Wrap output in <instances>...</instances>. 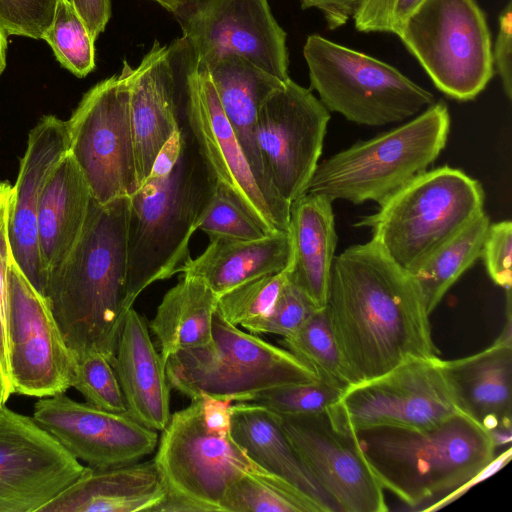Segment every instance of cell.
<instances>
[{
    "mask_svg": "<svg viewBox=\"0 0 512 512\" xmlns=\"http://www.w3.org/2000/svg\"><path fill=\"white\" fill-rule=\"evenodd\" d=\"M8 34L0 23V76L6 67V53H7V40Z\"/></svg>",
    "mask_w": 512,
    "mask_h": 512,
    "instance_id": "cell-50",
    "label": "cell"
},
{
    "mask_svg": "<svg viewBox=\"0 0 512 512\" xmlns=\"http://www.w3.org/2000/svg\"><path fill=\"white\" fill-rule=\"evenodd\" d=\"M85 468L32 417L0 407V512H38Z\"/></svg>",
    "mask_w": 512,
    "mask_h": 512,
    "instance_id": "cell-18",
    "label": "cell"
},
{
    "mask_svg": "<svg viewBox=\"0 0 512 512\" xmlns=\"http://www.w3.org/2000/svg\"><path fill=\"white\" fill-rule=\"evenodd\" d=\"M67 121L44 116L29 133L27 148L12 186L8 231L12 255L31 284L43 294L37 215L44 186L69 151Z\"/></svg>",
    "mask_w": 512,
    "mask_h": 512,
    "instance_id": "cell-20",
    "label": "cell"
},
{
    "mask_svg": "<svg viewBox=\"0 0 512 512\" xmlns=\"http://www.w3.org/2000/svg\"><path fill=\"white\" fill-rule=\"evenodd\" d=\"M69 152L80 167L92 198L104 204L132 196L139 188L124 66L93 86L67 121Z\"/></svg>",
    "mask_w": 512,
    "mask_h": 512,
    "instance_id": "cell-12",
    "label": "cell"
},
{
    "mask_svg": "<svg viewBox=\"0 0 512 512\" xmlns=\"http://www.w3.org/2000/svg\"><path fill=\"white\" fill-rule=\"evenodd\" d=\"M5 404H6V401L4 399L3 388H2L1 377H0V407Z\"/></svg>",
    "mask_w": 512,
    "mask_h": 512,
    "instance_id": "cell-51",
    "label": "cell"
},
{
    "mask_svg": "<svg viewBox=\"0 0 512 512\" xmlns=\"http://www.w3.org/2000/svg\"><path fill=\"white\" fill-rule=\"evenodd\" d=\"M10 370L13 394L36 398L66 393L74 356L51 307L13 258L9 265Z\"/></svg>",
    "mask_w": 512,
    "mask_h": 512,
    "instance_id": "cell-17",
    "label": "cell"
},
{
    "mask_svg": "<svg viewBox=\"0 0 512 512\" xmlns=\"http://www.w3.org/2000/svg\"><path fill=\"white\" fill-rule=\"evenodd\" d=\"M344 388L321 379L261 391L246 400L284 415L314 414L328 410L341 398Z\"/></svg>",
    "mask_w": 512,
    "mask_h": 512,
    "instance_id": "cell-36",
    "label": "cell"
},
{
    "mask_svg": "<svg viewBox=\"0 0 512 512\" xmlns=\"http://www.w3.org/2000/svg\"><path fill=\"white\" fill-rule=\"evenodd\" d=\"M283 430L337 512H386L384 488L365 460L353 429L331 407L280 415Z\"/></svg>",
    "mask_w": 512,
    "mask_h": 512,
    "instance_id": "cell-14",
    "label": "cell"
},
{
    "mask_svg": "<svg viewBox=\"0 0 512 512\" xmlns=\"http://www.w3.org/2000/svg\"><path fill=\"white\" fill-rule=\"evenodd\" d=\"M280 343L319 379L344 389L351 385L326 306L317 309L294 334L282 337Z\"/></svg>",
    "mask_w": 512,
    "mask_h": 512,
    "instance_id": "cell-33",
    "label": "cell"
},
{
    "mask_svg": "<svg viewBox=\"0 0 512 512\" xmlns=\"http://www.w3.org/2000/svg\"><path fill=\"white\" fill-rule=\"evenodd\" d=\"M512 223L504 220L490 224L484 241L482 255L485 267L492 281L511 289Z\"/></svg>",
    "mask_w": 512,
    "mask_h": 512,
    "instance_id": "cell-43",
    "label": "cell"
},
{
    "mask_svg": "<svg viewBox=\"0 0 512 512\" xmlns=\"http://www.w3.org/2000/svg\"><path fill=\"white\" fill-rule=\"evenodd\" d=\"M303 9H318L329 29L334 30L345 25L352 18L358 0H300Z\"/></svg>",
    "mask_w": 512,
    "mask_h": 512,
    "instance_id": "cell-47",
    "label": "cell"
},
{
    "mask_svg": "<svg viewBox=\"0 0 512 512\" xmlns=\"http://www.w3.org/2000/svg\"><path fill=\"white\" fill-rule=\"evenodd\" d=\"M199 64L206 67L253 172L263 185L278 192L267 175L258 146L257 120L265 100L285 81L233 53L218 55Z\"/></svg>",
    "mask_w": 512,
    "mask_h": 512,
    "instance_id": "cell-25",
    "label": "cell"
},
{
    "mask_svg": "<svg viewBox=\"0 0 512 512\" xmlns=\"http://www.w3.org/2000/svg\"><path fill=\"white\" fill-rule=\"evenodd\" d=\"M58 62L79 78L95 67V40L68 0H58L54 17L43 38Z\"/></svg>",
    "mask_w": 512,
    "mask_h": 512,
    "instance_id": "cell-34",
    "label": "cell"
},
{
    "mask_svg": "<svg viewBox=\"0 0 512 512\" xmlns=\"http://www.w3.org/2000/svg\"><path fill=\"white\" fill-rule=\"evenodd\" d=\"M332 203L322 195L304 193L290 206L293 255L288 279L319 308L327 304L337 246Z\"/></svg>",
    "mask_w": 512,
    "mask_h": 512,
    "instance_id": "cell-29",
    "label": "cell"
},
{
    "mask_svg": "<svg viewBox=\"0 0 512 512\" xmlns=\"http://www.w3.org/2000/svg\"><path fill=\"white\" fill-rule=\"evenodd\" d=\"M178 106L217 183L266 233L289 232L291 203L267 188L253 172L223 111L205 66L184 37L169 47Z\"/></svg>",
    "mask_w": 512,
    "mask_h": 512,
    "instance_id": "cell-7",
    "label": "cell"
},
{
    "mask_svg": "<svg viewBox=\"0 0 512 512\" xmlns=\"http://www.w3.org/2000/svg\"><path fill=\"white\" fill-rule=\"evenodd\" d=\"M83 20L90 35L97 39L108 24L111 14V0H68Z\"/></svg>",
    "mask_w": 512,
    "mask_h": 512,
    "instance_id": "cell-46",
    "label": "cell"
},
{
    "mask_svg": "<svg viewBox=\"0 0 512 512\" xmlns=\"http://www.w3.org/2000/svg\"><path fill=\"white\" fill-rule=\"evenodd\" d=\"M129 104L139 187L179 126V106L169 50L155 40L136 68L126 60Z\"/></svg>",
    "mask_w": 512,
    "mask_h": 512,
    "instance_id": "cell-21",
    "label": "cell"
},
{
    "mask_svg": "<svg viewBox=\"0 0 512 512\" xmlns=\"http://www.w3.org/2000/svg\"><path fill=\"white\" fill-rule=\"evenodd\" d=\"M330 117L310 89L290 78L260 108L257 142L264 166L273 186L290 203L306 193Z\"/></svg>",
    "mask_w": 512,
    "mask_h": 512,
    "instance_id": "cell-15",
    "label": "cell"
},
{
    "mask_svg": "<svg viewBox=\"0 0 512 512\" xmlns=\"http://www.w3.org/2000/svg\"><path fill=\"white\" fill-rule=\"evenodd\" d=\"M289 232L257 239L212 238L204 252L189 258L180 272L202 280L218 297L252 279L278 273L292 262Z\"/></svg>",
    "mask_w": 512,
    "mask_h": 512,
    "instance_id": "cell-28",
    "label": "cell"
},
{
    "mask_svg": "<svg viewBox=\"0 0 512 512\" xmlns=\"http://www.w3.org/2000/svg\"><path fill=\"white\" fill-rule=\"evenodd\" d=\"M289 267L247 281L218 297L217 310L231 324L243 326L269 314L288 280Z\"/></svg>",
    "mask_w": 512,
    "mask_h": 512,
    "instance_id": "cell-35",
    "label": "cell"
},
{
    "mask_svg": "<svg viewBox=\"0 0 512 512\" xmlns=\"http://www.w3.org/2000/svg\"><path fill=\"white\" fill-rule=\"evenodd\" d=\"M352 429H426L457 413L438 356L407 361L376 378L348 386L331 407Z\"/></svg>",
    "mask_w": 512,
    "mask_h": 512,
    "instance_id": "cell-13",
    "label": "cell"
},
{
    "mask_svg": "<svg viewBox=\"0 0 512 512\" xmlns=\"http://www.w3.org/2000/svg\"><path fill=\"white\" fill-rule=\"evenodd\" d=\"M512 457V448L508 447L507 450L502 452L499 456H495V458L488 464L483 470H481L478 474H476L474 477H472L469 481H467L464 485H462L457 490L451 492L450 494L446 495L445 497L441 498L440 500L430 504L428 507L423 508L425 511H436L459 497H461L464 493H466L472 486L476 485L477 483L487 479L492 474L503 468Z\"/></svg>",
    "mask_w": 512,
    "mask_h": 512,
    "instance_id": "cell-48",
    "label": "cell"
},
{
    "mask_svg": "<svg viewBox=\"0 0 512 512\" xmlns=\"http://www.w3.org/2000/svg\"><path fill=\"white\" fill-rule=\"evenodd\" d=\"M326 308L351 385L437 356L417 282L372 240L335 256Z\"/></svg>",
    "mask_w": 512,
    "mask_h": 512,
    "instance_id": "cell-1",
    "label": "cell"
},
{
    "mask_svg": "<svg viewBox=\"0 0 512 512\" xmlns=\"http://www.w3.org/2000/svg\"><path fill=\"white\" fill-rule=\"evenodd\" d=\"M221 508L228 512H324L310 497L267 471L239 478Z\"/></svg>",
    "mask_w": 512,
    "mask_h": 512,
    "instance_id": "cell-32",
    "label": "cell"
},
{
    "mask_svg": "<svg viewBox=\"0 0 512 512\" xmlns=\"http://www.w3.org/2000/svg\"><path fill=\"white\" fill-rule=\"evenodd\" d=\"M11 192L12 186L6 181H0V377L6 402L13 395L9 337V265L12 251L8 220Z\"/></svg>",
    "mask_w": 512,
    "mask_h": 512,
    "instance_id": "cell-38",
    "label": "cell"
},
{
    "mask_svg": "<svg viewBox=\"0 0 512 512\" xmlns=\"http://www.w3.org/2000/svg\"><path fill=\"white\" fill-rule=\"evenodd\" d=\"M396 35L452 99H475L493 77L491 34L476 0H425Z\"/></svg>",
    "mask_w": 512,
    "mask_h": 512,
    "instance_id": "cell-11",
    "label": "cell"
},
{
    "mask_svg": "<svg viewBox=\"0 0 512 512\" xmlns=\"http://www.w3.org/2000/svg\"><path fill=\"white\" fill-rule=\"evenodd\" d=\"M58 0H0V23L9 35L43 40Z\"/></svg>",
    "mask_w": 512,
    "mask_h": 512,
    "instance_id": "cell-41",
    "label": "cell"
},
{
    "mask_svg": "<svg viewBox=\"0 0 512 512\" xmlns=\"http://www.w3.org/2000/svg\"><path fill=\"white\" fill-rule=\"evenodd\" d=\"M217 302L218 296L202 280L184 274L167 291L148 326L165 363L178 351L212 341Z\"/></svg>",
    "mask_w": 512,
    "mask_h": 512,
    "instance_id": "cell-30",
    "label": "cell"
},
{
    "mask_svg": "<svg viewBox=\"0 0 512 512\" xmlns=\"http://www.w3.org/2000/svg\"><path fill=\"white\" fill-rule=\"evenodd\" d=\"M111 364L129 414L144 426L162 431L171 416V385L148 324L133 307L125 314Z\"/></svg>",
    "mask_w": 512,
    "mask_h": 512,
    "instance_id": "cell-23",
    "label": "cell"
},
{
    "mask_svg": "<svg viewBox=\"0 0 512 512\" xmlns=\"http://www.w3.org/2000/svg\"><path fill=\"white\" fill-rule=\"evenodd\" d=\"M75 359L71 387L86 402L111 412L127 411L124 396L111 362L101 353L73 355Z\"/></svg>",
    "mask_w": 512,
    "mask_h": 512,
    "instance_id": "cell-37",
    "label": "cell"
},
{
    "mask_svg": "<svg viewBox=\"0 0 512 512\" xmlns=\"http://www.w3.org/2000/svg\"><path fill=\"white\" fill-rule=\"evenodd\" d=\"M491 222L485 211L409 273L417 282L429 314L451 286L482 255Z\"/></svg>",
    "mask_w": 512,
    "mask_h": 512,
    "instance_id": "cell-31",
    "label": "cell"
},
{
    "mask_svg": "<svg viewBox=\"0 0 512 512\" xmlns=\"http://www.w3.org/2000/svg\"><path fill=\"white\" fill-rule=\"evenodd\" d=\"M165 369L171 387L190 400L206 393L243 402L267 389L319 379L291 352L239 329L217 308L212 341L171 355Z\"/></svg>",
    "mask_w": 512,
    "mask_h": 512,
    "instance_id": "cell-8",
    "label": "cell"
},
{
    "mask_svg": "<svg viewBox=\"0 0 512 512\" xmlns=\"http://www.w3.org/2000/svg\"><path fill=\"white\" fill-rule=\"evenodd\" d=\"M512 2L499 15V30L492 50L493 67L499 75L506 97L512 99Z\"/></svg>",
    "mask_w": 512,
    "mask_h": 512,
    "instance_id": "cell-44",
    "label": "cell"
},
{
    "mask_svg": "<svg viewBox=\"0 0 512 512\" xmlns=\"http://www.w3.org/2000/svg\"><path fill=\"white\" fill-rule=\"evenodd\" d=\"M312 300L287 280L269 314L243 326L252 334H276L288 337L298 331L317 310Z\"/></svg>",
    "mask_w": 512,
    "mask_h": 512,
    "instance_id": "cell-40",
    "label": "cell"
},
{
    "mask_svg": "<svg viewBox=\"0 0 512 512\" xmlns=\"http://www.w3.org/2000/svg\"><path fill=\"white\" fill-rule=\"evenodd\" d=\"M166 493L154 459L107 468L86 466L38 512H155Z\"/></svg>",
    "mask_w": 512,
    "mask_h": 512,
    "instance_id": "cell-24",
    "label": "cell"
},
{
    "mask_svg": "<svg viewBox=\"0 0 512 512\" xmlns=\"http://www.w3.org/2000/svg\"><path fill=\"white\" fill-rule=\"evenodd\" d=\"M91 199L89 185L68 151L50 174L39 202L37 235L44 287L76 244Z\"/></svg>",
    "mask_w": 512,
    "mask_h": 512,
    "instance_id": "cell-26",
    "label": "cell"
},
{
    "mask_svg": "<svg viewBox=\"0 0 512 512\" xmlns=\"http://www.w3.org/2000/svg\"><path fill=\"white\" fill-rule=\"evenodd\" d=\"M153 459L167 491L155 512L222 511L229 488L239 478L265 471L231 435L206 428L200 398L170 416Z\"/></svg>",
    "mask_w": 512,
    "mask_h": 512,
    "instance_id": "cell-10",
    "label": "cell"
},
{
    "mask_svg": "<svg viewBox=\"0 0 512 512\" xmlns=\"http://www.w3.org/2000/svg\"><path fill=\"white\" fill-rule=\"evenodd\" d=\"M200 398L201 414L207 429L220 435H231V406L233 400L203 393Z\"/></svg>",
    "mask_w": 512,
    "mask_h": 512,
    "instance_id": "cell-45",
    "label": "cell"
},
{
    "mask_svg": "<svg viewBox=\"0 0 512 512\" xmlns=\"http://www.w3.org/2000/svg\"><path fill=\"white\" fill-rule=\"evenodd\" d=\"M231 436L259 467L310 497L324 512H337L287 438L279 414L255 403L235 402Z\"/></svg>",
    "mask_w": 512,
    "mask_h": 512,
    "instance_id": "cell-27",
    "label": "cell"
},
{
    "mask_svg": "<svg viewBox=\"0 0 512 512\" xmlns=\"http://www.w3.org/2000/svg\"><path fill=\"white\" fill-rule=\"evenodd\" d=\"M458 410L485 431L512 429L511 316L498 339L474 355L442 360Z\"/></svg>",
    "mask_w": 512,
    "mask_h": 512,
    "instance_id": "cell-22",
    "label": "cell"
},
{
    "mask_svg": "<svg viewBox=\"0 0 512 512\" xmlns=\"http://www.w3.org/2000/svg\"><path fill=\"white\" fill-rule=\"evenodd\" d=\"M159 3L167 11L175 14L193 0H152Z\"/></svg>",
    "mask_w": 512,
    "mask_h": 512,
    "instance_id": "cell-49",
    "label": "cell"
},
{
    "mask_svg": "<svg viewBox=\"0 0 512 512\" xmlns=\"http://www.w3.org/2000/svg\"><path fill=\"white\" fill-rule=\"evenodd\" d=\"M481 183L448 165L419 174L360 218L374 241L408 272L484 211Z\"/></svg>",
    "mask_w": 512,
    "mask_h": 512,
    "instance_id": "cell-6",
    "label": "cell"
},
{
    "mask_svg": "<svg viewBox=\"0 0 512 512\" xmlns=\"http://www.w3.org/2000/svg\"><path fill=\"white\" fill-rule=\"evenodd\" d=\"M198 229L205 232L210 239L220 237L249 240L266 235L228 190L219 183Z\"/></svg>",
    "mask_w": 512,
    "mask_h": 512,
    "instance_id": "cell-39",
    "label": "cell"
},
{
    "mask_svg": "<svg viewBox=\"0 0 512 512\" xmlns=\"http://www.w3.org/2000/svg\"><path fill=\"white\" fill-rule=\"evenodd\" d=\"M425 0H358L354 14L355 28L360 32L395 34L405 20Z\"/></svg>",
    "mask_w": 512,
    "mask_h": 512,
    "instance_id": "cell-42",
    "label": "cell"
},
{
    "mask_svg": "<svg viewBox=\"0 0 512 512\" xmlns=\"http://www.w3.org/2000/svg\"><path fill=\"white\" fill-rule=\"evenodd\" d=\"M303 56L321 103L355 124L399 123L435 102L430 91L394 66L320 35L307 37Z\"/></svg>",
    "mask_w": 512,
    "mask_h": 512,
    "instance_id": "cell-9",
    "label": "cell"
},
{
    "mask_svg": "<svg viewBox=\"0 0 512 512\" xmlns=\"http://www.w3.org/2000/svg\"><path fill=\"white\" fill-rule=\"evenodd\" d=\"M173 15L199 63L233 53L282 81L290 78L287 35L268 0H193Z\"/></svg>",
    "mask_w": 512,
    "mask_h": 512,
    "instance_id": "cell-16",
    "label": "cell"
},
{
    "mask_svg": "<svg viewBox=\"0 0 512 512\" xmlns=\"http://www.w3.org/2000/svg\"><path fill=\"white\" fill-rule=\"evenodd\" d=\"M129 211L128 196L104 204L92 198L76 244L45 283L43 295L73 355L114 358L128 310Z\"/></svg>",
    "mask_w": 512,
    "mask_h": 512,
    "instance_id": "cell-3",
    "label": "cell"
},
{
    "mask_svg": "<svg viewBox=\"0 0 512 512\" xmlns=\"http://www.w3.org/2000/svg\"><path fill=\"white\" fill-rule=\"evenodd\" d=\"M353 432L382 487L410 506L440 500L495 458L489 433L462 413L426 429L374 426Z\"/></svg>",
    "mask_w": 512,
    "mask_h": 512,
    "instance_id": "cell-4",
    "label": "cell"
},
{
    "mask_svg": "<svg viewBox=\"0 0 512 512\" xmlns=\"http://www.w3.org/2000/svg\"><path fill=\"white\" fill-rule=\"evenodd\" d=\"M450 122L447 105L434 102L404 124L318 163L306 193L331 202L380 205L435 162L446 146Z\"/></svg>",
    "mask_w": 512,
    "mask_h": 512,
    "instance_id": "cell-5",
    "label": "cell"
},
{
    "mask_svg": "<svg viewBox=\"0 0 512 512\" xmlns=\"http://www.w3.org/2000/svg\"><path fill=\"white\" fill-rule=\"evenodd\" d=\"M216 177L179 109V126L130 196L126 306L180 272L216 190Z\"/></svg>",
    "mask_w": 512,
    "mask_h": 512,
    "instance_id": "cell-2",
    "label": "cell"
},
{
    "mask_svg": "<svg viewBox=\"0 0 512 512\" xmlns=\"http://www.w3.org/2000/svg\"><path fill=\"white\" fill-rule=\"evenodd\" d=\"M32 418L74 458L93 468L138 462L158 444L156 431L128 411H107L65 393L39 398Z\"/></svg>",
    "mask_w": 512,
    "mask_h": 512,
    "instance_id": "cell-19",
    "label": "cell"
}]
</instances>
